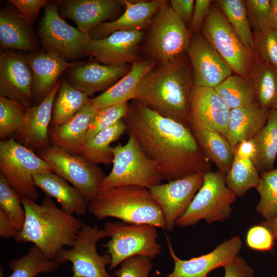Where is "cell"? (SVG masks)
Listing matches in <instances>:
<instances>
[{
  "label": "cell",
  "instance_id": "d6986e66",
  "mask_svg": "<svg viewBox=\"0 0 277 277\" xmlns=\"http://www.w3.org/2000/svg\"><path fill=\"white\" fill-rule=\"evenodd\" d=\"M141 30L117 31L102 39L90 38L85 55L102 64L119 66L137 61V50L144 36Z\"/></svg>",
  "mask_w": 277,
  "mask_h": 277
},
{
  "label": "cell",
  "instance_id": "c3c4849f",
  "mask_svg": "<svg viewBox=\"0 0 277 277\" xmlns=\"http://www.w3.org/2000/svg\"><path fill=\"white\" fill-rule=\"evenodd\" d=\"M213 2L211 0H196L192 16L188 28L192 35L201 32L203 23Z\"/></svg>",
  "mask_w": 277,
  "mask_h": 277
},
{
  "label": "cell",
  "instance_id": "f907efd6",
  "mask_svg": "<svg viewBox=\"0 0 277 277\" xmlns=\"http://www.w3.org/2000/svg\"><path fill=\"white\" fill-rule=\"evenodd\" d=\"M170 7L182 18L187 26L191 21L194 7L193 0H171Z\"/></svg>",
  "mask_w": 277,
  "mask_h": 277
},
{
  "label": "cell",
  "instance_id": "7402d4cb",
  "mask_svg": "<svg viewBox=\"0 0 277 277\" xmlns=\"http://www.w3.org/2000/svg\"><path fill=\"white\" fill-rule=\"evenodd\" d=\"M123 5L116 0H68L63 1L61 16L73 20L77 29L89 35L95 27L112 18Z\"/></svg>",
  "mask_w": 277,
  "mask_h": 277
},
{
  "label": "cell",
  "instance_id": "d590c367",
  "mask_svg": "<svg viewBox=\"0 0 277 277\" xmlns=\"http://www.w3.org/2000/svg\"><path fill=\"white\" fill-rule=\"evenodd\" d=\"M214 89L231 109L255 102L254 88L250 78L232 74Z\"/></svg>",
  "mask_w": 277,
  "mask_h": 277
},
{
  "label": "cell",
  "instance_id": "7c38bea8",
  "mask_svg": "<svg viewBox=\"0 0 277 277\" xmlns=\"http://www.w3.org/2000/svg\"><path fill=\"white\" fill-rule=\"evenodd\" d=\"M106 237L103 228L84 223L73 246L63 248L54 260L60 265L66 262L72 264L71 277H112L106 269L111 264L110 255H100L96 248L98 242Z\"/></svg>",
  "mask_w": 277,
  "mask_h": 277
},
{
  "label": "cell",
  "instance_id": "b9f144b4",
  "mask_svg": "<svg viewBox=\"0 0 277 277\" xmlns=\"http://www.w3.org/2000/svg\"><path fill=\"white\" fill-rule=\"evenodd\" d=\"M252 52L256 60L277 69V30L253 32Z\"/></svg>",
  "mask_w": 277,
  "mask_h": 277
},
{
  "label": "cell",
  "instance_id": "52a82bcc",
  "mask_svg": "<svg viewBox=\"0 0 277 277\" xmlns=\"http://www.w3.org/2000/svg\"><path fill=\"white\" fill-rule=\"evenodd\" d=\"M156 227L149 224H130L123 222H109L103 229L110 240L103 245L111 257L110 270L125 260L136 255L152 260L160 253L162 247L157 242Z\"/></svg>",
  "mask_w": 277,
  "mask_h": 277
},
{
  "label": "cell",
  "instance_id": "60d3db41",
  "mask_svg": "<svg viewBox=\"0 0 277 277\" xmlns=\"http://www.w3.org/2000/svg\"><path fill=\"white\" fill-rule=\"evenodd\" d=\"M0 209L10 217L18 232L23 229L26 212L21 199L0 174Z\"/></svg>",
  "mask_w": 277,
  "mask_h": 277
},
{
  "label": "cell",
  "instance_id": "7bdbcfd3",
  "mask_svg": "<svg viewBox=\"0 0 277 277\" xmlns=\"http://www.w3.org/2000/svg\"><path fill=\"white\" fill-rule=\"evenodd\" d=\"M130 105L128 103L118 104L97 109L88 127L87 141L100 131L122 120L128 113Z\"/></svg>",
  "mask_w": 277,
  "mask_h": 277
},
{
  "label": "cell",
  "instance_id": "cb8c5ba5",
  "mask_svg": "<svg viewBox=\"0 0 277 277\" xmlns=\"http://www.w3.org/2000/svg\"><path fill=\"white\" fill-rule=\"evenodd\" d=\"M97 109L89 101L63 124L49 128L50 143L68 151L81 154L87 142L90 122Z\"/></svg>",
  "mask_w": 277,
  "mask_h": 277
},
{
  "label": "cell",
  "instance_id": "f5cc1de1",
  "mask_svg": "<svg viewBox=\"0 0 277 277\" xmlns=\"http://www.w3.org/2000/svg\"><path fill=\"white\" fill-rule=\"evenodd\" d=\"M17 232L9 216L0 209V236L5 239L14 238Z\"/></svg>",
  "mask_w": 277,
  "mask_h": 277
},
{
  "label": "cell",
  "instance_id": "484cf974",
  "mask_svg": "<svg viewBox=\"0 0 277 277\" xmlns=\"http://www.w3.org/2000/svg\"><path fill=\"white\" fill-rule=\"evenodd\" d=\"M33 176L37 187L47 196L55 199L67 214L83 215L88 211L89 202L82 192L57 174L52 172H38L33 173Z\"/></svg>",
  "mask_w": 277,
  "mask_h": 277
},
{
  "label": "cell",
  "instance_id": "ffe728a7",
  "mask_svg": "<svg viewBox=\"0 0 277 277\" xmlns=\"http://www.w3.org/2000/svg\"><path fill=\"white\" fill-rule=\"evenodd\" d=\"M61 83L58 82L38 105L27 109L26 115L16 134L20 143L31 150H39L51 145L49 126L52 120L54 102Z\"/></svg>",
  "mask_w": 277,
  "mask_h": 277
},
{
  "label": "cell",
  "instance_id": "bcb514c9",
  "mask_svg": "<svg viewBox=\"0 0 277 277\" xmlns=\"http://www.w3.org/2000/svg\"><path fill=\"white\" fill-rule=\"evenodd\" d=\"M275 239L271 231L261 224L251 227L247 232L246 243L253 250L267 251L274 246Z\"/></svg>",
  "mask_w": 277,
  "mask_h": 277
},
{
  "label": "cell",
  "instance_id": "83f0119b",
  "mask_svg": "<svg viewBox=\"0 0 277 277\" xmlns=\"http://www.w3.org/2000/svg\"><path fill=\"white\" fill-rule=\"evenodd\" d=\"M270 109L256 102L230 110L227 141L234 150L241 141L252 138L266 125Z\"/></svg>",
  "mask_w": 277,
  "mask_h": 277
},
{
  "label": "cell",
  "instance_id": "ab89813d",
  "mask_svg": "<svg viewBox=\"0 0 277 277\" xmlns=\"http://www.w3.org/2000/svg\"><path fill=\"white\" fill-rule=\"evenodd\" d=\"M27 109L21 103L0 96V137L2 140L16 133Z\"/></svg>",
  "mask_w": 277,
  "mask_h": 277
},
{
  "label": "cell",
  "instance_id": "74e56055",
  "mask_svg": "<svg viewBox=\"0 0 277 277\" xmlns=\"http://www.w3.org/2000/svg\"><path fill=\"white\" fill-rule=\"evenodd\" d=\"M215 2L243 44L252 52L253 31L247 15L245 1L217 0Z\"/></svg>",
  "mask_w": 277,
  "mask_h": 277
},
{
  "label": "cell",
  "instance_id": "816d5d0a",
  "mask_svg": "<svg viewBox=\"0 0 277 277\" xmlns=\"http://www.w3.org/2000/svg\"><path fill=\"white\" fill-rule=\"evenodd\" d=\"M256 153L255 143L252 138L240 142L233 150V157L248 159L252 161Z\"/></svg>",
  "mask_w": 277,
  "mask_h": 277
},
{
  "label": "cell",
  "instance_id": "f35d334b",
  "mask_svg": "<svg viewBox=\"0 0 277 277\" xmlns=\"http://www.w3.org/2000/svg\"><path fill=\"white\" fill-rule=\"evenodd\" d=\"M256 189L260 196L256 211L265 220L277 216V168L261 173Z\"/></svg>",
  "mask_w": 277,
  "mask_h": 277
},
{
  "label": "cell",
  "instance_id": "e0dca14e",
  "mask_svg": "<svg viewBox=\"0 0 277 277\" xmlns=\"http://www.w3.org/2000/svg\"><path fill=\"white\" fill-rule=\"evenodd\" d=\"M33 83V72L25 55L1 50L0 96L18 102L28 108L34 100Z\"/></svg>",
  "mask_w": 277,
  "mask_h": 277
},
{
  "label": "cell",
  "instance_id": "ee69618b",
  "mask_svg": "<svg viewBox=\"0 0 277 277\" xmlns=\"http://www.w3.org/2000/svg\"><path fill=\"white\" fill-rule=\"evenodd\" d=\"M245 3L253 32L269 28L270 0H245Z\"/></svg>",
  "mask_w": 277,
  "mask_h": 277
},
{
  "label": "cell",
  "instance_id": "9a60e30c",
  "mask_svg": "<svg viewBox=\"0 0 277 277\" xmlns=\"http://www.w3.org/2000/svg\"><path fill=\"white\" fill-rule=\"evenodd\" d=\"M204 174L195 173L149 189L162 210L167 231L173 230L176 221L188 209L203 184Z\"/></svg>",
  "mask_w": 277,
  "mask_h": 277
},
{
  "label": "cell",
  "instance_id": "7a4b0ae2",
  "mask_svg": "<svg viewBox=\"0 0 277 277\" xmlns=\"http://www.w3.org/2000/svg\"><path fill=\"white\" fill-rule=\"evenodd\" d=\"M186 54L160 63L146 74L137 87L134 100L163 116L189 127L190 96L194 85Z\"/></svg>",
  "mask_w": 277,
  "mask_h": 277
},
{
  "label": "cell",
  "instance_id": "1f68e13d",
  "mask_svg": "<svg viewBox=\"0 0 277 277\" xmlns=\"http://www.w3.org/2000/svg\"><path fill=\"white\" fill-rule=\"evenodd\" d=\"M125 131L126 126L123 120L118 121L87 141L80 155L96 165L112 163L113 153L110 145Z\"/></svg>",
  "mask_w": 277,
  "mask_h": 277
},
{
  "label": "cell",
  "instance_id": "f1b7e54d",
  "mask_svg": "<svg viewBox=\"0 0 277 277\" xmlns=\"http://www.w3.org/2000/svg\"><path fill=\"white\" fill-rule=\"evenodd\" d=\"M0 44L3 50L32 52L37 43L29 25L16 10L5 8L0 12Z\"/></svg>",
  "mask_w": 277,
  "mask_h": 277
},
{
  "label": "cell",
  "instance_id": "6da1fadb",
  "mask_svg": "<svg viewBox=\"0 0 277 277\" xmlns=\"http://www.w3.org/2000/svg\"><path fill=\"white\" fill-rule=\"evenodd\" d=\"M148 159L167 182L211 171V165L190 128L135 101L123 119Z\"/></svg>",
  "mask_w": 277,
  "mask_h": 277
},
{
  "label": "cell",
  "instance_id": "e575fe53",
  "mask_svg": "<svg viewBox=\"0 0 277 277\" xmlns=\"http://www.w3.org/2000/svg\"><path fill=\"white\" fill-rule=\"evenodd\" d=\"M12 273L8 277H36L40 273L50 274L55 271L60 265L47 258L42 251L33 245L27 253L9 263ZM0 277H5L1 269Z\"/></svg>",
  "mask_w": 277,
  "mask_h": 277
},
{
  "label": "cell",
  "instance_id": "30bf717a",
  "mask_svg": "<svg viewBox=\"0 0 277 277\" xmlns=\"http://www.w3.org/2000/svg\"><path fill=\"white\" fill-rule=\"evenodd\" d=\"M150 25L146 49L151 59L165 63L186 53L193 35L167 3L155 14Z\"/></svg>",
  "mask_w": 277,
  "mask_h": 277
},
{
  "label": "cell",
  "instance_id": "4316f807",
  "mask_svg": "<svg viewBox=\"0 0 277 277\" xmlns=\"http://www.w3.org/2000/svg\"><path fill=\"white\" fill-rule=\"evenodd\" d=\"M155 66V61L151 58L137 60L132 63L126 75L104 92L90 98V102L99 109L134 100L139 83Z\"/></svg>",
  "mask_w": 277,
  "mask_h": 277
},
{
  "label": "cell",
  "instance_id": "8d00e7d4",
  "mask_svg": "<svg viewBox=\"0 0 277 277\" xmlns=\"http://www.w3.org/2000/svg\"><path fill=\"white\" fill-rule=\"evenodd\" d=\"M259 172L252 160L233 157L226 174V185L236 196L241 197L249 189L256 188L260 179Z\"/></svg>",
  "mask_w": 277,
  "mask_h": 277
},
{
  "label": "cell",
  "instance_id": "f546056e",
  "mask_svg": "<svg viewBox=\"0 0 277 277\" xmlns=\"http://www.w3.org/2000/svg\"><path fill=\"white\" fill-rule=\"evenodd\" d=\"M200 148L219 170L226 174L233 160V150L227 139L209 129L190 128Z\"/></svg>",
  "mask_w": 277,
  "mask_h": 277
},
{
  "label": "cell",
  "instance_id": "5bb4252c",
  "mask_svg": "<svg viewBox=\"0 0 277 277\" xmlns=\"http://www.w3.org/2000/svg\"><path fill=\"white\" fill-rule=\"evenodd\" d=\"M186 53L194 86L215 88L233 74L226 62L201 32L192 36Z\"/></svg>",
  "mask_w": 277,
  "mask_h": 277
},
{
  "label": "cell",
  "instance_id": "8fae6325",
  "mask_svg": "<svg viewBox=\"0 0 277 277\" xmlns=\"http://www.w3.org/2000/svg\"><path fill=\"white\" fill-rule=\"evenodd\" d=\"M54 172L77 188L89 202L97 193L106 176L103 170L80 154L55 145L37 151Z\"/></svg>",
  "mask_w": 277,
  "mask_h": 277
},
{
  "label": "cell",
  "instance_id": "d4e9b609",
  "mask_svg": "<svg viewBox=\"0 0 277 277\" xmlns=\"http://www.w3.org/2000/svg\"><path fill=\"white\" fill-rule=\"evenodd\" d=\"M126 65L110 66L94 63H83L73 67L69 76L70 83L89 96L108 89L114 82L130 70Z\"/></svg>",
  "mask_w": 277,
  "mask_h": 277
},
{
  "label": "cell",
  "instance_id": "4fadbf2b",
  "mask_svg": "<svg viewBox=\"0 0 277 277\" xmlns=\"http://www.w3.org/2000/svg\"><path fill=\"white\" fill-rule=\"evenodd\" d=\"M58 4H47L38 27L41 43L46 51L59 53L68 61L85 54L87 45L91 38L68 24L61 16Z\"/></svg>",
  "mask_w": 277,
  "mask_h": 277
},
{
  "label": "cell",
  "instance_id": "2e32d148",
  "mask_svg": "<svg viewBox=\"0 0 277 277\" xmlns=\"http://www.w3.org/2000/svg\"><path fill=\"white\" fill-rule=\"evenodd\" d=\"M230 110L214 88L193 86L190 96L189 127L214 130L227 139Z\"/></svg>",
  "mask_w": 277,
  "mask_h": 277
},
{
  "label": "cell",
  "instance_id": "44dd1931",
  "mask_svg": "<svg viewBox=\"0 0 277 277\" xmlns=\"http://www.w3.org/2000/svg\"><path fill=\"white\" fill-rule=\"evenodd\" d=\"M25 56L33 74V98L39 103L54 88L66 70L83 63L69 62L54 51H34Z\"/></svg>",
  "mask_w": 277,
  "mask_h": 277
},
{
  "label": "cell",
  "instance_id": "836d02e7",
  "mask_svg": "<svg viewBox=\"0 0 277 277\" xmlns=\"http://www.w3.org/2000/svg\"><path fill=\"white\" fill-rule=\"evenodd\" d=\"M250 78L255 101L262 107L277 111V69L255 60Z\"/></svg>",
  "mask_w": 277,
  "mask_h": 277
},
{
  "label": "cell",
  "instance_id": "db71d44e",
  "mask_svg": "<svg viewBox=\"0 0 277 277\" xmlns=\"http://www.w3.org/2000/svg\"><path fill=\"white\" fill-rule=\"evenodd\" d=\"M271 12L269 28L277 30V0H270Z\"/></svg>",
  "mask_w": 277,
  "mask_h": 277
},
{
  "label": "cell",
  "instance_id": "11a10c76",
  "mask_svg": "<svg viewBox=\"0 0 277 277\" xmlns=\"http://www.w3.org/2000/svg\"><path fill=\"white\" fill-rule=\"evenodd\" d=\"M260 224L268 229L273 234L275 240H277V216L271 220H264Z\"/></svg>",
  "mask_w": 277,
  "mask_h": 277
},
{
  "label": "cell",
  "instance_id": "9c48e42d",
  "mask_svg": "<svg viewBox=\"0 0 277 277\" xmlns=\"http://www.w3.org/2000/svg\"><path fill=\"white\" fill-rule=\"evenodd\" d=\"M201 33L214 46L234 74L250 78L255 62L254 55L243 44L215 1L210 7Z\"/></svg>",
  "mask_w": 277,
  "mask_h": 277
},
{
  "label": "cell",
  "instance_id": "7dc6e473",
  "mask_svg": "<svg viewBox=\"0 0 277 277\" xmlns=\"http://www.w3.org/2000/svg\"><path fill=\"white\" fill-rule=\"evenodd\" d=\"M9 2L30 26L34 24L41 9L48 4L46 0H10Z\"/></svg>",
  "mask_w": 277,
  "mask_h": 277
},
{
  "label": "cell",
  "instance_id": "ac0fdd59",
  "mask_svg": "<svg viewBox=\"0 0 277 277\" xmlns=\"http://www.w3.org/2000/svg\"><path fill=\"white\" fill-rule=\"evenodd\" d=\"M168 248L174 261V268L166 277H208L213 270L224 267L238 256L242 241L238 235L224 241L211 252L189 260H182L175 253L167 238Z\"/></svg>",
  "mask_w": 277,
  "mask_h": 277
},
{
  "label": "cell",
  "instance_id": "681fc988",
  "mask_svg": "<svg viewBox=\"0 0 277 277\" xmlns=\"http://www.w3.org/2000/svg\"><path fill=\"white\" fill-rule=\"evenodd\" d=\"M224 277H254V271L242 257L237 256L224 267Z\"/></svg>",
  "mask_w": 277,
  "mask_h": 277
},
{
  "label": "cell",
  "instance_id": "277c9868",
  "mask_svg": "<svg viewBox=\"0 0 277 277\" xmlns=\"http://www.w3.org/2000/svg\"><path fill=\"white\" fill-rule=\"evenodd\" d=\"M88 209L100 220L114 217L127 224H149L165 229L162 210L149 189L144 187H100Z\"/></svg>",
  "mask_w": 277,
  "mask_h": 277
},
{
  "label": "cell",
  "instance_id": "5b68a950",
  "mask_svg": "<svg viewBox=\"0 0 277 277\" xmlns=\"http://www.w3.org/2000/svg\"><path fill=\"white\" fill-rule=\"evenodd\" d=\"M38 172L54 170L32 150L13 138L0 141V174L21 199L27 197L36 202L39 197L33 176Z\"/></svg>",
  "mask_w": 277,
  "mask_h": 277
},
{
  "label": "cell",
  "instance_id": "4dcf8cb0",
  "mask_svg": "<svg viewBox=\"0 0 277 277\" xmlns=\"http://www.w3.org/2000/svg\"><path fill=\"white\" fill-rule=\"evenodd\" d=\"M256 149L252 161L261 173L274 169L277 156V111L270 110L266 125L252 138Z\"/></svg>",
  "mask_w": 277,
  "mask_h": 277
},
{
  "label": "cell",
  "instance_id": "603a6c76",
  "mask_svg": "<svg viewBox=\"0 0 277 277\" xmlns=\"http://www.w3.org/2000/svg\"><path fill=\"white\" fill-rule=\"evenodd\" d=\"M121 2L126 8L124 12L117 19L93 29L89 33L91 39H102L117 31L141 30L151 23L155 14L167 3L164 0Z\"/></svg>",
  "mask_w": 277,
  "mask_h": 277
},
{
  "label": "cell",
  "instance_id": "f6af8a7d",
  "mask_svg": "<svg viewBox=\"0 0 277 277\" xmlns=\"http://www.w3.org/2000/svg\"><path fill=\"white\" fill-rule=\"evenodd\" d=\"M113 273L115 277H149L153 268L152 259L136 255L124 261Z\"/></svg>",
  "mask_w": 277,
  "mask_h": 277
},
{
  "label": "cell",
  "instance_id": "ba28073f",
  "mask_svg": "<svg viewBox=\"0 0 277 277\" xmlns=\"http://www.w3.org/2000/svg\"><path fill=\"white\" fill-rule=\"evenodd\" d=\"M112 168L100 187L137 186L150 189L162 184L160 173L132 136L125 145L112 147Z\"/></svg>",
  "mask_w": 277,
  "mask_h": 277
},
{
  "label": "cell",
  "instance_id": "8992f818",
  "mask_svg": "<svg viewBox=\"0 0 277 277\" xmlns=\"http://www.w3.org/2000/svg\"><path fill=\"white\" fill-rule=\"evenodd\" d=\"M236 197L226 185L225 173L220 170L207 172L202 186L175 226L188 227L203 220L209 224L225 221L230 216Z\"/></svg>",
  "mask_w": 277,
  "mask_h": 277
},
{
  "label": "cell",
  "instance_id": "3957f363",
  "mask_svg": "<svg viewBox=\"0 0 277 277\" xmlns=\"http://www.w3.org/2000/svg\"><path fill=\"white\" fill-rule=\"evenodd\" d=\"M26 212L23 229L14 238L20 243H31L50 260H54L64 246L72 247L83 223L64 212L48 196L38 204L21 199Z\"/></svg>",
  "mask_w": 277,
  "mask_h": 277
},
{
  "label": "cell",
  "instance_id": "d6a6232c",
  "mask_svg": "<svg viewBox=\"0 0 277 277\" xmlns=\"http://www.w3.org/2000/svg\"><path fill=\"white\" fill-rule=\"evenodd\" d=\"M89 96L69 82L64 81L55 97L52 113L51 126L60 125L78 112L90 100Z\"/></svg>",
  "mask_w": 277,
  "mask_h": 277
}]
</instances>
